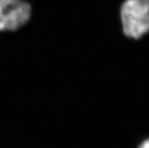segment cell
Here are the masks:
<instances>
[{
  "label": "cell",
  "mask_w": 149,
  "mask_h": 148,
  "mask_svg": "<svg viewBox=\"0 0 149 148\" xmlns=\"http://www.w3.org/2000/svg\"><path fill=\"white\" fill-rule=\"evenodd\" d=\"M120 15L123 31L128 37L137 40L149 31V0H126Z\"/></svg>",
  "instance_id": "obj_1"
},
{
  "label": "cell",
  "mask_w": 149,
  "mask_h": 148,
  "mask_svg": "<svg viewBox=\"0 0 149 148\" xmlns=\"http://www.w3.org/2000/svg\"><path fill=\"white\" fill-rule=\"evenodd\" d=\"M139 148H149V138L146 139V141H144L143 142L139 145Z\"/></svg>",
  "instance_id": "obj_3"
},
{
  "label": "cell",
  "mask_w": 149,
  "mask_h": 148,
  "mask_svg": "<svg viewBox=\"0 0 149 148\" xmlns=\"http://www.w3.org/2000/svg\"><path fill=\"white\" fill-rule=\"evenodd\" d=\"M31 7L24 0H0V31L16 30L30 19Z\"/></svg>",
  "instance_id": "obj_2"
}]
</instances>
